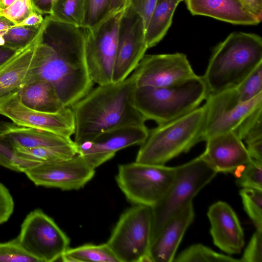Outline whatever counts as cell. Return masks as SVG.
<instances>
[{
    "mask_svg": "<svg viewBox=\"0 0 262 262\" xmlns=\"http://www.w3.org/2000/svg\"><path fill=\"white\" fill-rule=\"evenodd\" d=\"M35 55V68L29 82L52 83L65 107H70L93 89L85 54L83 28L61 23L49 15Z\"/></svg>",
    "mask_w": 262,
    "mask_h": 262,
    "instance_id": "6da1fadb",
    "label": "cell"
},
{
    "mask_svg": "<svg viewBox=\"0 0 262 262\" xmlns=\"http://www.w3.org/2000/svg\"><path fill=\"white\" fill-rule=\"evenodd\" d=\"M136 76L98 85L72 105L75 122L74 143L79 145L99 135L130 125H145L146 120L135 105Z\"/></svg>",
    "mask_w": 262,
    "mask_h": 262,
    "instance_id": "7a4b0ae2",
    "label": "cell"
},
{
    "mask_svg": "<svg viewBox=\"0 0 262 262\" xmlns=\"http://www.w3.org/2000/svg\"><path fill=\"white\" fill-rule=\"evenodd\" d=\"M262 63V39L256 34L233 32L214 49L203 78L208 94L235 88Z\"/></svg>",
    "mask_w": 262,
    "mask_h": 262,
    "instance_id": "3957f363",
    "label": "cell"
},
{
    "mask_svg": "<svg viewBox=\"0 0 262 262\" xmlns=\"http://www.w3.org/2000/svg\"><path fill=\"white\" fill-rule=\"evenodd\" d=\"M206 108L205 104L171 121L149 130L137 155L138 162L165 165L203 141Z\"/></svg>",
    "mask_w": 262,
    "mask_h": 262,
    "instance_id": "277c9868",
    "label": "cell"
},
{
    "mask_svg": "<svg viewBox=\"0 0 262 262\" xmlns=\"http://www.w3.org/2000/svg\"><path fill=\"white\" fill-rule=\"evenodd\" d=\"M208 91L202 76L165 87H137L135 105L147 121L158 125L179 118L198 107Z\"/></svg>",
    "mask_w": 262,
    "mask_h": 262,
    "instance_id": "5b68a950",
    "label": "cell"
},
{
    "mask_svg": "<svg viewBox=\"0 0 262 262\" xmlns=\"http://www.w3.org/2000/svg\"><path fill=\"white\" fill-rule=\"evenodd\" d=\"M217 173L202 154L178 166L171 185L163 199L152 207L151 241L168 220L192 202L193 198Z\"/></svg>",
    "mask_w": 262,
    "mask_h": 262,
    "instance_id": "8992f818",
    "label": "cell"
},
{
    "mask_svg": "<svg viewBox=\"0 0 262 262\" xmlns=\"http://www.w3.org/2000/svg\"><path fill=\"white\" fill-rule=\"evenodd\" d=\"M178 166L135 162L118 166L116 180L134 205L154 207L164 196L173 182Z\"/></svg>",
    "mask_w": 262,
    "mask_h": 262,
    "instance_id": "52a82bcc",
    "label": "cell"
},
{
    "mask_svg": "<svg viewBox=\"0 0 262 262\" xmlns=\"http://www.w3.org/2000/svg\"><path fill=\"white\" fill-rule=\"evenodd\" d=\"M152 207L134 205L119 217L106 242L118 262L149 261Z\"/></svg>",
    "mask_w": 262,
    "mask_h": 262,
    "instance_id": "ba28073f",
    "label": "cell"
},
{
    "mask_svg": "<svg viewBox=\"0 0 262 262\" xmlns=\"http://www.w3.org/2000/svg\"><path fill=\"white\" fill-rule=\"evenodd\" d=\"M16 238L23 248L39 262L57 261L69 248V238L39 209L26 216Z\"/></svg>",
    "mask_w": 262,
    "mask_h": 262,
    "instance_id": "9c48e42d",
    "label": "cell"
},
{
    "mask_svg": "<svg viewBox=\"0 0 262 262\" xmlns=\"http://www.w3.org/2000/svg\"><path fill=\"white\" fill-rule=\"evenodd\" d=\"M206 115L203 141L216 135L234 132L255 110L262 106V93L242 101L235 88L208 94L205 99Z\"/></svg>",
    "mask_w": 262,
    "mask_h": 262,
    "instance_id": "30bf717a",
    "label": "cell"
},
{
    "mask_svg": "<svg viewBox=\"0 0 262 262\" xmlns=\"http://www.w3.org/2000/svg\"><path fill=\"white\" fill-rule=\"evenodd\" d=\"M123 10L95 29L84 28L86 63L92 80L98 85L113 83L119 23Z\"/></svg>",
    "mask_w": 262,
    "mask_h": 262,
    "instance_id": "8fae6325",
    "label": "cell"
},
{
    "mask_svg": "<svg viewBox=\"0 0 262 262\" xmlns=\"http://www.w3.org/2000/svg\"><path fill=\"white\" fill-rule=\"evenodd\" d=\"M148 49L144 20L127 5L123 11L119 23L113 82L122 81L128 77Z\"/></svg>",
    "mask_w": 262,
    "mask_h": 262,
    "instance_id": "7c38bea8",
    "label": "cell"
},
{
    "mask_svg": "<svg viewBox=\"0 0 262 262\" xmlns=\"http://www.w3.org/2000/svg\"><path fill=\"white\" fill-rule=\"evenodd\" d=\"M0 114L19 126L48 131L71 138L75 132L74 115L70 107L56 113L30 108L20 101L18 91L0 98Z\"/></svg>",
    "mask_w": 262,
    "mask_h": 262,
    "instance_id": "4fadbf2b",
    "label": "cell"
},
{
    "mask_svg": "<svg viewBox=\"0 0 262 262\" xmlns=\"http://www.w3.org/2000/svg\"><path fill=\"white\" fill-rule=\"evenodd\" d=\"M134 73L137 87H165L196 77L187 56L182 53L145 55Z\"/></svg>",
    "mask_w": 262,
    "mask_h": 262,
    "instance_id": "5bb4252c",
    "label": "cell"
},
{
    "mask_svg": "<svg viewBox=\"0 0 262 262\" xmlns=\"http://www.w3.org/2000/svg\"><path fill=\"white\" fill-rule=\"evenodd\" d=\"M95 169L77 154L67 160L40 164L24 173L36 186L72 190L84 186L93 178Z\"/></svg>",
    "mask_w": 262,
    "mask_h": 262,
    "instance_id": "9a60e30c",
    "label": "cell"
},
{
    "mask_svg": "<svg viewBox=\"0 0 262 262\" xmlns=\"http://www.w3.org/2000/svg\"><path fill=\"white\" fill-rule=\"evenodd\" d=\"M148 132L146 125H130L112 129L91 141L76 145L77 154L96 169L113 158L120 150L142 144L147 138Z\"/></svg>",
    "mask_w": 262,
    "mask_h": 262,
    "instance_id": "2e32d148",
    "label": "cell"
},
{
    "mask_svg": "<svg viewBox=\"0 0 262 262\" xmlns=\"http://www.w3.org/2000/svg\"><path fill=\"white\" fill-rule=\"evenodd\" d=\"M206 142L202 155L217 173L232 172L252 160L242 140L233 131L214 135Z\"/></svg>",
    "mask_w": 262,
    "mask_h": 262,
    "instance_id": "e0dca14e",
    "label": "cell"
},
{
    "mask_svg": "<svg viewBox=\"0 0 262 262\" xmlns=\"http://www.w3.org/2000/svg\"><path fill=\"white\" fill-rule=\"evenodd\" d=\"M210 234L214 244L228 254H238L244 244V234L239 219L227 203L218 201L209 208Z\"/></svg>",
    "mask_w": 262,
    "mask_h": 262,
    "instance_id": "ac0fdd59",
    "label": "cell"
},
{
    "mask_svg": "<svg viewBox=\"0 0 262 262\" xmlns=\"http://www.w3.org/2000/svg\"><path fill=\"white\" fill-rule=\"evenodd\" d=\"M194 216L191 202L169 219L151 242L149 261H173L183 236Z\"/></svg>",
    "mask_w": 262,
    "mask_h": 262,
    "instance_id": "d6986e66",
    "label": "cell"
},
{
    "mask_svg": "<svg viewBox=\"0 0 262 262\" xmlns=\"http://www.w3.org/2000/svg\"><path fill=\"white\" fill-rule=\"evenodd\" d=\"M46 25L44 18L34 39L17 50L0 67V98L19 91L31 78L35 68V55Z\"/></svg>",
    "mask_w": 262,
    "mask_h": 262,
    "instance_id": "ffe728a7",
    "label": "cell"
},
{
    "mask_svg": "<svg viewBox=\"0 0 262 262\" xmlns=\"http://www.w3.org/2000/svg\"><path fill=\"white\" fill-rule=\"evenodd\" d=\"M193 15H203L236 25H256L260 21L242 0H184Z\"/></svg>",
    "mask_w": 262,
    "mask_h": 262,
    "instance_id": "44dd1931",
    "label": "cell"
},
{
    "mask_svg": "<svg viewBox=\"0 0 262 262\" xmlns=\"http://www.w3.org/2000/svg\"><path fill=\"white\" fill-rule=\"evenodd\" d=\"M0 135L16 148L55 147L74 143L71 138L44 130L19 126L13 122L1 123Z\"/></svg>",
    "mask_w": 262,
    "mask_h": 262,
    "instance_id": "7402d4cb",
    "label": "cell"
},
{
    "mask_svg": "<svg viewBox=\"0 0 262 262\" xmlns=\"http://www.w3.org/2000/svg\"><path fill=\"white\" fill-rule=\"evenodd\" d=\"M18 93L21 102L25 105L36 111L53 113L66 107L55 87L46 80L30 81L18 91Z\"/></svg>",
    "mask_w": 262,
    "mask_h": 262,
    "instance_id": "603a6c76",
    "label": "cell"
},
{
    "mask_svg": "<svg viewBox=\"0 0 262 262\" xmlns=\"http://www.w3.org/2000/svg\"><path fill=\"white\" fill-rule=\"evenodd\" d=\"M184 0H158L146 28L148 48L157 45L170 28L179 4Z\"/></svg>",
    "mask_w": 262,
    "mask_h": 262,
    "instance_id": "cb8c5ba5",
    "label": "cell"
},
{
    "mask_svg": "<svg viewBox=\"0 0 262 262\" xmlns=\"http://www.w3.org/2000/svg\"><path fill=\"white\" fill-rule=\"evenodd\" d=\"M64 262H118L106 243L100 245L87 244L69 248L61 257Z\"/></svg>",
    "mask_w": 262,
    "mask_h": 262,
    "instance_id": "d4e9b609",
    "label": "cell"
},
{
    "mask_svg": "<svg viewBox=\"0 0 262 262\" xmlns=\"http://www.w3.org/2000/svg\"><path fill=\"white\" fill-rule=\"evenodd\" d=\"M14 148L19 157L40 164L67 160L78 154L75 143L71 145L55 147Z\"/></svg>",
    "mask_w": 262,
    "mask_h": 262,
    "instance_id": "484cf974",
    "label": "cell"
},
{
    "mask_svg": "<svg viewBox=\"0 0 262 262\" xmlns=\"http://www.w3.org/2000/svg\"><path fill=\"white\" fill-rule=\"evenodd\" d=\"M84 9L85 0H55L49 15L55 20L82 28Z\"/></svg>",
    "mask_w": 262,
    "mask_h": 262,
    "instance_id": "4316f807",
    "label": "cell"
},
{
    "mask_svg": "<svg viewBox=\"0 0 262 262\" xmlns=\"http://www.w3.org/2000/svg\"><path fill=\"white\" fill-rule=\"evenodd\" d=\"M173 261L241 262V260L216 252L201 244H196L182 251L174 257Z\"/></svg>",
    "mask_w": 262,
    "mask_h": 262,
    "instance_id": "83f0119b",
    "label": "cell"
},
{
    "mask_svg": "<svg viewBox=\"0 0 262 262\" xmlns=\"http://www.w3.org/2000/svg\"><path fill=\"white\" fill-rule=\"evenodd\" d=\"M116 13L112 0H85L82 28L95 29Z\"/></svg>",
    "mask_w": 262,
    "mask_h": 262,
    "instance_id": "f1b7e54d",
    "label": "cell"
},
{
    "mask_svg": "<svg viewBox=\"0 0 262 262\" xmlns=\"http://www.w3.org/2000/svg\"><path fill=\"white\" fill-rule=\"evenodd\" d=\"M40 163L19 157L14 147L0 135V165L10 170L25 172L27 169Z\"/></svg>",
    "mask_w": 262,
    "mask_h": 262,
    "instance_id": "f546056e",
    "label": "cell"
},
{
    "mask_svg": "<svg viewBox=\"0 0 262 262\" xmlns=\"http://www.w3.org/2000/svg\"><path fill=\"white\" fill-rule=\"evenodd\" d=\"M239 194L244 208L256 228L262 229V190L242 188Z\"/></svg>",
    "mask_w": 262,
    "mask_h": 262,
    "instance_id": "4dcf8cb0",
    "label": "cell"
},
{
    "mask_svg": "<svg viewBox=\"0 0 262 262\" xmlns=\"http://www.w3.org/2000/svg\"><path fill=\"white\" fill-rule=\"evenodd\" d=\"M41 25L31 27H10L4 35L5 40L4 46L16 51L25 48L36 37Z\"/></svg>",
    "mask_w": 262,
    "mask_h": 262,
    "instance_id": "1f68e13d",
    "label": "cell"
},
{
    "mask_svg": "<svg viewBox=\"0 0 262 262\" xmlns=\"http://www.w3.org/2000/svg\"><path fill=\"white\" fill-rule=\"evenodd\" d=\"M236 174V184L242 188L262 190V161L252 159Z\"/></svg>",
    "mask_w": 262,
    "mask_h": 262,
    "instance_id": "d6a6232c",
    "label": "cell"
},
{
    "mask_svg": "<svg viewBox=\"0 0 262 262\" xmlns=\"http://www.w3.org/2000/svg\"><path fill=\"white\" fill-rule=\"evenodd\" d=\"M234 132L246 144L262 139V106L250 114Z\"/></svg>",
    "mask_w": 262,
    "mask_h": 262,
    "instance_id": "836d02e7",
    "label": "cell"
},
{
    "mask_svg": "<svg viewBox=\"0 0 262 262\" xmlns=\"http://www.w3.org/2000/svg\"><path fill=\"white\" fill-rule=\"evenodd\" d=\"M240 100L249 101L262 93V63L258 64L235 88Z\"/></svg>",
    "mask_w": 262,
    "mask_h": 262,
    "instance_id": "e575fe53",
    "label": "cell"
},
{
    "mask_svg": "<svg viewBox=\"0 0 262 262\" xmlns=\"http://www.w3.org/2000/svg\"><path fill=\"white\" fill-rule=\"evenodd\" d=\"M0 262H39L21 246L17 238L0 243Z\"/></svg>",
    "mask_w": 262,
    "mask_h": 262,
    "instance_id": "d590c367",
    "label": "cell"
},
{
    "mask_svg": "<svg viewBox=\"0 0 262 262\" xmlns=\"http://www.w3.org/2000/svg\"><path fill=\"white\" fill-rule=\"evenodd\" d=\"M35 12L32 0H16L9 7L0 10V18L16 25Z\"/></svg>",
    "mask_w": 262,
    "mask_h": 262,
    "instance_id": "8d00e7d4",
    "label": "cell"
},
{
    "mask_svg": "<svg viewBox=\"0 0 262 262\" xmlns=\"http://www.w3.org/2000/svg\"><path fill=\"white\" fill-rule=\"evenodd\" d=\"M240 260L241 262H262V229H256Z\"/></svg>",
    "mask_w": 262,
    "mask_h": 262,
    "instance_id": "74e56055",
    "label": "cell"
},
{
    "mask_svg": "<svg viewBox=\"0 0 262 262\" xmlns=\"http://www.w3.org/2000/svg\"><path fill=\"white\" fill-rule=\"evenodd\" d=\"M14 208V203L8 188L0 182V224L7 222Z\"/></svg>",
    "mask_w": 262,
    "mask_h": 262,
    "instance_id": "f35d334b",
    "label": "cell"
},
{
    "mask_svg": "<svg viewBox=\"0 0 262 262\" xmlns=\"http://www.w3.org/2000/svg\"><path fill=\"white\" fill-rule=\"evenodd\" d=\"M158 0H129L128 4L143 19L146 28Z\"/></svg>",
    "mask_w": 262,
    "mask_h": 262,
    "instance_id": "ab89813d",
    "label": "cell"
},
{
    "mask_svg": "<svg viewBox=\"0 0 262 262\" xmlns=\"http://www.w3.org/2000/svg\"><path fill=\"white\" fill-rule=\"evenodd\" d=\"M247 149L250 157L255 160L262 161V139L248 143Z\"/></svg>",
    "mask_w": 262,
    "mask_h": 262,
    "instance_id": "60d3db41",
    "label": "cell"
},
{
    "mask_svg": "<svg viewBox=\"0 0 262 262\" xmlns=\"http://www.w3.org/2000/svg\"><path fill=\"white\" fill-rule=\"evenodd\" d=\"M44 18L42 15L37 12H35L26 17L19 24L12 25L10 27L15 26H36L40 25L43 22Z\"/></svg>",
    "mask_w": 262,
    "mask_h": 262,
    "instance_id": "b9f144b4",
    "label": "cell"
},
{
    "mask_svg": "<svg viewBox=\"0 0 262 262\" xmlns=\"http://www.w3.org/2000/svg\"><path fill=\"white\" fill-rule=\"evenodd\" d=\"M252 13L260 21L262 19V0H242Z\"/></svg>",
    "mask_w": 262,
    "mask_h": 262,
    "instance_id": "7bdbcfd3",
    "label": "cell"
},
{
    "mask_svg": "<svg viewBox=\"0 0 262 262\" xmlns=\"http://www.w3.org/2000/svg\"><path fill=\"white\" fill-rule=\"evenodd\" d=\"M5 46L0 47V67L11 58L16 52Z\"/></svg>",
    "mask_w": 262,
    "mask_h": 262,
    "instance_id": "ee69618b",
    "label": "cell"
},
{
    "mask_svg": "<svg viewBox=\"0 0 262 262\" xmlns=\"http://www.w3.org/2000/svg\"><path fill=\"white\" fill-rule=\"evenodd\" d=\"M113 7L115 13L123 11L128 5L129 0H112Z\"/></svg>",
    "mask_w": 262,
    "mask_h": 262,
    "instance_id": "f6af8a7d",
    "label": "cell"
},
{
    "mask_svg": "<svg viewBox=\"0 0 262 262\" xmlns=\"http://www.w3.org/2000/svg\"><path fill=\"white\" fill-rule=\"evenodd\" d=\"M12 25L7 20L0 18V35H4Z\"/></svg>",
    "mask_w": 262,
    "mask_h": 262,
    "instance_id": "bcb514c9",
    "label": "cell"
},
{
    "mask_svg": "<svg viewBox=\"0 0 262 262\" xmlns=\"http://www.w3.org/2000/svg\"><path fill=\"white\" fill-rule=\"evenodd\" d=\"M16 0H0V10L5 9L11 6Z\"/></svg>",
    "mask_w": 262,
    "mask_h": 262,
    "instance_id": "7dc6e473",
    "label": "cell"
},
{
    "mask_svg": "<svg viewBox=\"0 0 262 262\" xmlns=\"http://www.w3.org/2000/svg\"><path fill=\"white\" fill-rule=\"evenodd\" d=\"M5 44V40L3 35H0V47L3 46Z\"/></svg>",
    "mask_w": 262,
    "mask_h": 262,
    "instance_id": "c3c4849f",
    "label": "cell"
}]
</instances>
